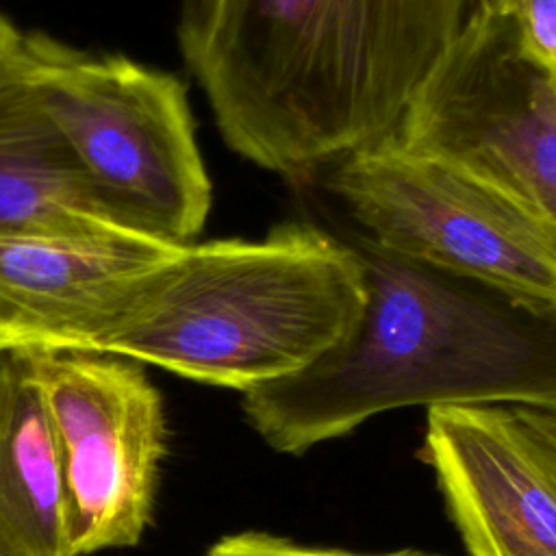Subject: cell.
Instances as JSON below:
<instances>
[{"mask_svg":"<svg viewBox=\"0 0 556 556\" xmlns=\"http://www.w3.org/2000/svg\"><path fill=\"white\" fill-rule=\"evenodd\" d=\"M523 50L556 72V0H504Z\"/></svg>","mask_w":556,"mask_h":556,"instance_id":"12","label":"cell"},{"mask_svg":"<svg viewBox=\"0 0 556 556\" xmlns=\"http://www.w3.org/2000/svg\"><path fill=\"white\" fill-rule=\"evenodd\" d=\"M206 556H280V536L267 532H239L217 541Z\"/></svg>","mask_w":556,"mask_h":556,"instance_id":"13","label":"cell"},{"mask_svg":"<svg viewBox=\"0 0 556 556\" xmlns=\"http://www.w3.org/2000/svg\"><path fill=\"white\" fill-rule=\"evenodd\" d=\"M115 228L20 67L0 85V237Z\"/></svg>","mask_w":556,"mask_h":556,"instance_id":"10","label":"cell"},{"mask_svg":"<svg viewBox=\"0 0 556 556\" xmlns=\"http://www.w3.org/2000/svg\"><path fill=\"white\" fill-rule=\"evenodd\" d=\"M26 33L0 13V85L15 76L24 63Z\"/></svg>","mask_w":556,"mask_h":556,"instance_id":"14","label":"cell"},{"mask_svg":"<svg viewBox=\"0 0 556 556\" xmlns=\"http://www.w3.org/2000/svg\"><path fill=\"white\" fill-rule=\"evenodd\" d=\"M421 458L469 556H556V454L508 404L432 406Z\"/></svg>","mask_w":556,"mask_h":556,"instance_id":"8","label":"cell"},{"mask_svg":"<svg viewBox=\"0 0 556 556\" xmlns=\"http://www.w3.org/2000/svg\"><path fill=\"white\" fill-rule=\"evenodd\" d=\"M363 306L302 371L243 393L276 452L302 454L404 406L556 402V306L450 274L354 232Z\"/></svg>","mask_w":556,"mask_h":556,"instance_id":"2","label":"cell"},{"mask_svg":"<svg viewBox=\"0 0 556 556\" xmlns=\"http://www.w3.org/2000/svg\"><path fill=\"white\" fill-rule=\"evenodd\" d=\"M178 245L130 228L0 237V352L76 350Z\"/></svg>","mask_w":556,"mask_h":556,"instance_id":"9","label":"cell"},{"mask_svg":"<svg viewBox=\"0 0 556 556\" xmlns=\"http://www.w3.org/2000/svg\"><path fill=\"white\" fill-rule=\"evenodd\" d=\"M393 137L471 172L556 245V72L523 50L504 0L469 22Z\"/></svg>","mask_w":556,"mask_h":556,"instance_id":"5","label":"cell"},{"mask_svg":"<svg viewBox=\"0 0 556 556\" xmlns=\"http://www.w3.org/2000/svg\"><path fill=\"white\" fill-rule=\"evenodd\" d=\"M46 406L74 556L137 545L152 521L167 421L141 363L85 350H26Z\"/></svg>","mask_w":556,"mask_h":556,"instance_id":"7","label":"cell"},{"mask_svg":"<svg viewBox=\"0 0 556 556\" xmlns=\"http://www.w3.org/2000/svg\"><path fill=\"white\" fill-rule=\"evenodd\" d=\"M280 556H441L430 552H417V549H400V552H387V554H356L345 549H321V547H302L293 541L280 536Z\"/></svg>","mask_w":556,"mask_h":556,"instance_id":"16","label":"cell"},{"mask_svg":"<svg viewBox=\"0 0 556 556\" xmlns=\"http://www.w3.org/2000/svg\"><path fill=\"white\" fill-rule=\"evenodd\" d=\"M22 74L102 204L126 226L191 243L211 180L185 85L124 54H91L26 35Z\"/></svg>","mask_w":556,"mask_h":556,"instance_id":"4","label":"cell"},{"mask_svg":"<svg viewBox=\"0 0 556 556\" xmlns=\"http://www.w3.org/2000/svg\"><path fill=\"white\" fill-rule=\"evenodd\" d=\"M330 191L361 232L404 256L556 306V245L471 172L393 135L332 163Z\"/></svg>","mask_w":556,"mask_h":556,"instance_id":"6","label":"cell"},{"mask_svg":"<svg viewBox=\"0 0 556 556\" xmlns=\"http://www.w3.org/2000/svg\"><path fill=\"white\" fill-rule=\"evenodd\" d=\"M515 413L528 424V428L543 439L556 454V402L543 406H513Z\"/></svg>","mask_w":556,"mask_h":556,"instance_id":"15","label":"cell"},{"mask_svg":"<svg viewBox=\"0 0 556 556\" xmlns=\"http://www.w3.org/2000/svg\"><path fill=\"white\" fill-rule=\"evenodd\" d=\"M361 306L345 241L295 222L261 241L178 245L76 350L248 393L308 367Z\"/></svg>","mask_w":556,"mask_h":556,"instance_id":"3","label":"cell"},{"mask_svg":"<svg viewBox=\"0 0 556 556\" xmlns=\"http://www.w3.org/2000/svg\"><path fill=\"white\" fill-rule=\"evenodd\" d=\"M0 556H74L56 445L26 350L0 352Z\"/></svg>","mask_w":556,"mask_h":556,"instance_id":"11","label":"cell"},{"mask_svg":"<svg viewBox=\"0 0 556 556\" xmlns=\"http://www.w3.org/2000/svg\"><path fill=\"white\" fill-rule=\"evenodd\" d=\"M493 0H185L182 59L230 150L306 174L391 137Z\"/></svg>","mask_w":556,"mask_h":556,"instance_id":"1","label":"cell"}]
</instances>
